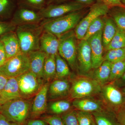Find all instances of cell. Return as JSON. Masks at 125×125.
<instances>
[{
  "label": "cell",
  "mask_w": 125,
  "mask_h": 125,
  "mask_svg": "<svg viewBox=\"0 0 125 125\" xmlns=\"http://www.w3.org/2000/svg\"><path fill=\"white\" fill-rule=\"evenodd\" d=\"M83 10L58 18L43 20L40 24L43 31L49 32L59 38L76 27L84 14Z\"/></svg>",
  "instance_id": "cell-1"
},
{
  "label": "cell",
  "mask_w": 125,
  "mask_h": 125,
  "mask_svg": "<svg viewBox=\"0 0 125 125\" xmlns=\"http://www.w3.org/2000/svg\"><path fill=\"white\" fill-rule=\"evenodd\" d=\"M43 32L40 24L17 26L15 32L19 41L21 52L28 54L30 52L39 50L40 38Z\"/></svg>",
  "instance_id": "cell-2"
},
{
  "label": "cell",
  "mask_w": 125,
  "mask_h": 125,
  "mask_svg": "<svg viewBox=\"0 0 125 125\" xmlns=\"http://www.w3.org/2000/svg\"><path fill=\"white\" fill-rule=\"evenodd\" d=\"M102 86L86 75L78 76L72 81L69 96L73 99L94 97L99 94Z\"/></svg>",
  "instance_id": "cell-3"
},
{
  "label": "cell",
  "mask_w": 125,
  "mask_h": 125,
  "mask_svg": "<svg viewBox=\"0 0 125 125\" xmlns=\"http://www.w3.org/2000/svg\"><path fill=\"white\" fill-rule=\"evenodd\" d=\"M30 109L28 101L18 98L1 105L0 113L11 122L22 125L26 120Z\"/></svg>",
  "instance_id": "cell-4"
},
{
  "label": "cell",
  "mask_w": 125,
  "mask_h": 125,
  "mask_svg": "<svg viewBox=\"0 0 125 125\" xmlns=\"http://www.w3.org/2000/svg\"><path fill=\"white\" fill-rule=\"evenodd\" d=\"M58 53L66 61L73 70L75 69L77 62V46L74 31L72 30L58 38Z\"/></svg>",
  "instance_id": "cell-5"
},
{
  "label": "cell",
  "mask_w": 125,
  "mask_h": 125,
  "mask_svg": "<svg viewBox=\"0 0 125 125\" xmlns=\"http://www.w3.org/2000/svg\"><path fill=\"white\" fill-rule=\"evenodd\" d=\"M29 71L28 56L22 52L7 59L0 66V74L9 79L16 78Z\"/></svg>",
  "instance_id": "cell-6"
},
{
  "label": "cell",
  "mask_w": 125,
  "mask_h": 125,
  "mask_svg": "<svg viewBox=\"0 0 125 125\" xmlns=\"http://www.w3.org/2000/svg\"><path fill=\"white\" fill-rule=\"evenodd\" d=\"M100 94L106 108L115 113L125 104V94L113 82L103 86Z\"/></svg>",
  "instance_id": "cell-7"
},
{
  "label": "cell",
  "mask_w": 125,
  "mask_h": 125,
  "mask_svg": "<svg viewBox=\"0 0 125 125\" xmlns=\"http://www.w3.org/2000/svg\"><path fill=\"white\" fill-rule=\"evenodd\" d=\"M88 6L76 1H66L46 6L39 10V13L44 19H49L61 17L86 8Z\"/></svg>",
  "instance_id": "cell-8"
},
{
  "label": "cell",
  "mask_w": 125,
  "mask_h": 125,
  "mask_svg": "<svg viewBox=\"0 0 125 125\" xmlns=\"http://www.w3.org/2000/svg\"><path fill=\"white\" fill-rule=\"evenodd\" d=\"M109 9L102 1L91 6L88 13L80 21L75 27L74 32L77 39L82 40L91 23L97 18L106 15L108 13Z\"/></svg>",
  "instance_id": "cell-9"
},
{
  "label": "cell",
  "mask_w": 125,
  "mask_h": 125,
  "mask_svg": "<svg viewBox=\"0 0 125 125\" xmlns=\"http://www.w3.org/2000/svg\"><path fill=\"white\" fill-rule=\"evenodd\" d=\"M16 78L22 96L34 94L38 92L43 86L42 79L30 71Z\"/></svg>",
  "instance_id": "cell-10"
},
{
  "label": "cell",
  "mask_w": 125,
  "mask_h": 125,
  "mask_svg": "<svg viewBox=\"0 0 125 125\" xmlns=\"http://www.w3.org/2000/svg\"><path fill=\"white\" fill-rule=\"evenodd\" d=\"M31 8L24 5L16 10L11 22L16 27L30 24H39L43 20L39 13Z\"/></svg>",
  "instance_id": "cell-11"
},
{
  "label": "cell",
  "mask_w": 125,
  "mask_h": 125,
  "mask_svg": "<svg viewBox=\"0 0 125 125\" xmlns=\"http://www.w3.org/2000/svg\"><path fill=\"white\" fill-rule=\"evenodd\" d=\"M77 60L80 74L87 76L93 69L91 49L87 40L82 39L78 43Z\"/></svg>",
  "instance_id": "cell-12"
},
{
  "label": "cell",
  "mask_w": 125,
  "mask_h": 125,
  "mask_svg": "<svg viewBox=\"0 0 125 125\" xmlns=\"http://www.w3.org/2000/svg\"><path fill=\"white\" fill-rule=\"evenodd\" d=\"M103 31H99L87 40L91 49L92 69H93L99 67L104 61L103 56Z\"/></svg>",
  "instance_id": "cell-13"
},
{
  "label": "cell",
  "mask_w": 125,
  "mask_h": 125,
  "mask_svg": "<svg viewBox=\"0 0 125 125\" xmlns=\"http://www.w3.org/2000/svg\"><path fill=\"white\" fill-rule=\"evenodd\" d=\"M93 97L74 99L72 103V106L76 110L91 113L99 111L106 108L102 100L94 98Z\"/></svg>",
  "instance_id": "cell-14"
},
{
  "label": "cell",
  "mask_w": 125,
  "mask_h": 125,
  "mask_svg": "<svg viewBox=\"0 0 125 125\" xmlns=\"http://www.w3.org/2000/svg\"><path fill=\"white\" fill-rule=\"evenodd\" d=\"M0 40L4 47L7 60L22 52L15 32H10L0 36Z\"/></svg>",
  "instance_id": "cell-15"
},
{
  "label": "cell",
  "mask_w": 125,
  "mask_h": 125,
  "mask_svg": "<svg viewBox=\"0 0 125 125\" xmlns=\"http://www.w3.org/2000/svg\"><path fill=\"white\" fill-rule=\"evenodd\" d=\"M21 97L17 79L9 78L4 88L0 93V105Z\"/></svg>",
  "instance_id": "cell-16"
},
{
  "label": "cell",
  "mask_w": 125,
  "mask_h": 125,
  "mask_svg": "<svg viewBox=\"0 0 125 125\" xmlns=\"http://www.w3.org/2000/svg\"><path fill=\"white\" fill-rule=\"evenodd\" d=\"M59 40L56 36L51 33L43 31L40 41V49L47 55L55 56L58 53Z\"/></svg>",
  "instance_id": "cell-17"
},
{
  "label": "cell",
  "mask_w": 125,
  "mask_h": 125,
  "mask_svg": "<svg viewBox=\"0 0 125 125\" xmlns=\"http://www.w3.org/2000/svg\"><path fill=\"white\" fill-rule=\"evenodd\" d=\"M71 85L66 79H56L49 84L48 93L52 99L69 96Z\"/></svg>",
  "instance_id": "cell-18"
},
{
  "label": "cell",
  "mask_w": 125,
  "mask_h": 125,
  "mask_svg": "<svg viewBox=\"0 0 125 125\" xmlns=\"http://www.w3.org/2000/svg\"><path fill=\"white\" fill-rule=\"evenodd\" d=\"M49 85L48 83L43 85L36 94L34 99L31 110L33 116H39L46 111Z\"/></svg>",
  "instance_id": "cell-19"
},
{
  "label": "cell",
  "mask_w": 125,
  "mask_h": 125,
  "mask_svg": "<svg viewBox=\"0 0 125 125\" xmlns=\"http://www.w3.org/2000/svg\"><path fill=\"white\" fill-rule=\"evenodd\" d=\"M30 64V71L39 78L43 79V67L47 54L40 50L30 52L27 54Z\"/></svg>",
  "instance_id": "cell-20"
},
{
  "label": "cell",
  "mask_w": 125,
  "mask_h": 125,
  "mask_svg": "<svg viewBox=\"0 0 125 125\" xmlns=\"http://www.w3.org/2000/svg\"><path fill=\"white\" fill-rule=\"evenodd\" d=\"M92 114L97 125H121L117 117L116 113L107 108Z\"/></svg>",
  "instance_id": "cell-21"
},
{
  "label": "cell",
  "mask_w": 125,
  "mask_h": 125,
  "mask_svg": "<svg viewBox=\"0 0 125 125\" xmlns=\"http://www.w3.org/2000/svg\"><path fill=\"white\" fill-rule=\"evenodd\" d=\"M112 63L104 61L102 64L96 69L92 73H90L87 76L97 81L102 86L109 83Z\"/></svg>",
  "instance_id": "cell-22"
},
{
  "label": "cell",
  "mask_w": 125,
  "mask_h": 125,
  "mask_svg": "<svg viewBox=\"0 0 125 125\" xmlns=\"http://www.w3.org/2000/svg\"><path fill=\"white\" fill-rule=\"evenodd\" d=\"M106 19L102 34L103 44L104 49L109 45L116 33L117 29L115 23L111 17Z\"/></svg>",
  "instance_id": "cell-23"
},
{
  "label": "cell",
  "mask_w": 125,
  "mask_h": 125,
  "mask_svg": "<svg viewBox=\"0 0 125 125\" xmlns=\"http://www.w3.org/2000/svg\"><path fill=\"white\" fill-rule=\"evenodd\" d=\"M43 79L49 81L55 79L56 65L55 56L47 55L43 67Z\"/></svg>",
  "instance_id": "cell-24"
},
{
  "label": "cell",
  "mask_w": 125,
  "mask_h": 125,
  "mask_svg": "<svg viewBox=\"0 0 125 125\" xmlns=\"http://www.w3.org/2000/svg\"><path fill=\"white\" fill-rule=\"evenodd\" d=\"M56 65V79H66L69 77L71 73L69 65L66 61L58 53L55 55Z\"/></svg>",
  "instance_id": "cell-25"
},
{
  "label": "cell",
  "mask_w": 125,
  "mask_h": 125,
  "mask_svg": "<svg viewBox=\"0 0 125 125\" xmlns=\"http://www.w3.org/2000/svg\"><path fill=\"white\" fill-rule=\"evenodd\" d=\"M109 12L117 28L125 32V8L112 7L109 9Z\"/></svg>",
  "instance_id": "cell-26"
},
{
  "label": "cell",
  "mask_w": 125,
  "mask_h": 125,
  "mask_svg": "<svg viewBox=\"0 0 125 125\" xmlns=\"http://www.w3.org/2000/svg\"><path fill=\"white\" fill-rule=\"evenodd\" d=\"M104 60L112 63L125 60V47L107 51L104 56Z\"/></svg>",
  "instance_id": "cell-27"
},
{
  "label": "cell",
  "mask_w": 125,
  "mask_h": 125,
  "mask_svg": "<svg viewBox=\"0 0 125 125\" xmlns=\"http://www.w3.org/2000/svg\"><path fill=\"white\" fill-rule=\"evenodd\" d=\"M125 47V32L117 28L116 33L105 49L107 51Z\"/></svg>",
  "instance_id": "cell-28"
},
{
  "label": "cell",
  "mask_w": 125,
  "mask_h": 125,
  "mask_svg": "<svg viewBox=\"0 0 125 125\" xmlns=\"http://www.w3.org/2000/svg\"><path fill=\"white\" fill-rule=\"evenodd\" d=\"M125 72V60L112 63L109 83L118 80L122 76Z\"/></svg>",
  "instance_id": "cell-29"
},
{
  "label": "cell",
  "mask_w": 125,
  "mask_h": 125,
  "mask_svg": "<svg viewBox=\"0 0 125 125\" xmlns=\"http://www.w3.org/2000/svg\"><path fill=\"white\" fill-rule=\"evenodd\" d=\"M105 25V21L101 17L96 19L90 25L83 40H87L90 37L99 31L103 30Z\"/></svg>",
  "instance_id": "cell-30"
},
{
  "label": "cell",
  "mask_w": 125,
  "mask_h": 125,
  "mask_svg": "<svg viewBox=\"0 0 125 125\" xmlns=\"http://www.w3.org/2000/svg\"><path fill=\"white\" fill-rule=\"evenodd\" d=\"M71 107V104L69 101L60 100L52 103L49 108L52 113L59 115L69 111Z\"/></svg>",
  "instance_id": "cell-31"
},
{
  "label": "cell",
  "mask_w": 125,
  "mask_h": 125,
  "mask_svg": "<svg viewBox=\"0 0 125 125\" xmlns=\"http://www.w3.org/2000/svg\"><path fill=\"white\" fill-rule=\"evenodd\" d=\"M79 125H92L94 121L91 113L75 109Z\"/></svg>",
  "instance_id": "cell-32"
},
{
  "label": "cell",
  "mask_w": 125,
  "mask_h": 125,
  "mask_svg": "<svg viewBox=\"0 0 125 125\" xmlns=\"http://www.w3.org/2000/svg\"><path fill=\"white\" fill-rule=\"evenodd\" d=\"M15 7L14 0H0V16L10 13Z\"/></svg>",
  "instance_id": "cell-33"
},
{
  "label": "cell",
  "mask_w": 125,
  "mask_h": 125,
  "mask_svg": "<svg viewBox=\"0 0 125 125\" xmlns=\"http://www.w3.org/2000/svg\"><path fill=\"white\" fill-rule=\"evenodd\" d=\"M64 125H79L75 110H70L62 114L61 116Z\"/></svg>",
  "instance_id": "cell-34"
},
{
  "label": "cell",
  "mask_w": 125,
  "mask_h": 125,
  "mask_svg": "<svg viewBox=\"0 0 125 125\" xmlns=\"http://www.w3.org/2000/svg\"><path fill=\"white\" fill-rule=\"evenodd\" d=\"M23 4L40 10L46 5L47 0H22Z\"/></svg>",
  "instance_id": "cell-35"
},
{
  "label": "cell",
  "mask_w": 125,
  "mask_h": 125,
  "mask_svg": "<svg viewBox=\"0 0 125 125\" xmlns=\"http://www.w3.org/2000/svg\"><path fill=\"white\" fill-rule=\"evenodd\" d=\"M43 120L49 125H64L61 117L58 115L46 116Z\"/></svg>",
  "instance_id": "cell-36"
},
{
  "label": "cell",
  "mask_w": 125,
  "mask_h": 125,
  "mask_svg": "<svg viewBox=\"0 0 125 125\" xmlns=\"http://www.w3.org/2000/svg\"><path fill=\"white\" fill-rule=\"evenodd\" d=\"M16 26L10 22H0V36L10 32L15 31Z\"/></svg>",
  "instance_id": "cell-37"
},
{
  "label": "cell",
  "mask_w": 125,
  "mask_h": 125,
  "mask_svg": "<svg viewBox=\"0 0 125 125\" xmlns=\"http://www.w3.org/2000/svg\"><path fill=\"white\" fill-rule=\"evenodd\" d=\"M109 9L112 7H119L125 8V5L121 0H101Z\"/></svg>",
  "instance_id": "cell-38"
},
{
  "label": "cell",
  "mask_w": 125,
  "mask_h": 125,
  "mask_svg": "<svg viewBox=\"0 0 125 125\" xmlns=\"http://www.w3.org/2000/svg\"><path fill=\"white\" fill-rule=\"evenodd\" d=\"M117 117L121 125H125V109L122 108L116 112Z\"/></svg>",
  "instance_id": "cell-39"
},
{
  "label": "cell",
  "mask_w": 125,
  "mask_h": 125,
  "mask_svg": "<svg viewBox=\"0 0 125 125\" xmlns=\"http://www.w3.org/2000/svg\"><path fill=\"white\" fill-rule=\"evenodd\" d=\"M6 60V54L4 47L0 40V65L1 66L3 65Z\"/></svg>",
  "instance_id": "cell-40"
},
{
  "label": "cell",
  "mask_w": 125,
  "mask_h": 125,
  "mask_svg": "<svg viewBox=\"0 0 125 125\" xmlns=\"http://www.w3.org/2000/svg\"><path fill=\"white\" fill-rule=\"evenodd\" d=\"M0 125H20L8 120L3 115L0 113Z\"/></svg>",
  "instance_id": "cell-41"
},
{
  "label": "cell",
  "mask_w": 125,
  "mask_h": 125,
  "mask_svg": "<svg viewBox=\"0 0 125 125\" xmlns=\"http://www.w3.org/2000/svg\"><path fill=\"white\" fill-rule=\"evenodd\" d=\"M101 0H74V1L89 6H92Z\"/></svg>",
  "instance_id": "cell-42"
},
{
  "label": "cell",
  "mask_w": 125,
  "mask_h": 125,
  "mask_svg": "<svg viewBox=\"0 0 125 125\" xmlns=\"http://www.w3.org/2000/svg\"><path fill=\"white\" fill-rule=\"evenodd\" d=\"M113 83L117 87L120 88L125 87V72L123 75L120 79Z\"/></svg>",
  "instance_id": "cell-43"
},
{
  "label": "cell",
  "mask_w": 125,
  "mask_h": 125,
  "mask_svg": "<svg viewBox=\"0 0 125 125\" xmlns=\"http://www.w3.org/2000/svg\"><path fill=\"white\" fill-rule=\"evenodd\" d=\"M47 123L43 120H32L28 122L27 125H47Z\"/></svg>",
  "instance_id": "cell-44"
},
{
  "label": "cell",
  "mask_w": 125,
  "mask_h": 125,
  "mask_svg": "<svg viewBox=\"0 0 125 125\" xmlns=\"http://www.w3.org/2000/svg\"><path fill=\"white\" fill-rule=\"evenodd\" d=\"M9 78L0 74V93L2 91L6 84Z\"/></svg>",
  "instance_id": "cell-45"
},
{
  "label": "cell",
  "mask_w": 125,
  "mask_h": 125,
  "mask_svg": "<svg viewBox=\"0 0 125 125\" xmlns=\"http://www.w3.org/2000/svg\"><path fill=\"white\" fill-rule=\"evenodd\" d=\"M69 1L70 0H47L46 6L52 4H57Z\"/></svg>",
  "instance_id": "cell-46"
},
{
  "label": "cell",
  "mask_w": 125,
  "mask_h": 125,
  "mask_svg": "<svg viewBox=\"0 0 125 125\" xmlns=\"http://www.w3.org/2000/svg\"><path fill=\"white\" fill-rule=\"evenodd\" d=\"M121 89L122 91L123 92V94H124L125 95V87L121 88Z\"/></svg>",
  "instance_id": "cell-47"
},
{
  "label": "cell",
  "mask_w": 125,
  "mask_h": 125,
  "mask_svg": "<svg viewBox=\"0 0 125 125\" xmlns=\"http://www.w3.org/2000/svg\"><path fill=\"white\" fill-rule=\"evenodd\" d=\"M122 2L125 5V0H121Z\"/></svg>",
  "instance_id": "cell-48"
},
{
  "label": "cell",
  "mask_w": 125,
  "mask_h": 125,
  "mask_svg": "<svg viewBox=\"0 0 125 125\" xmlns=\"http://www.w3.org/2000/svg\"><path fill=\"white\" fill-rule=\"evenodd\" d=\"M92 125H97V124H96V122H95V121L93 123V124H92Z\"/></svg>",
  "instance_id": "cell-49"
},
{
  "label": "cell",
  "mask_w": 125,
  "mask_h": 125,
  "mask_svg": "<svg viewBox=\"0 0 125 125\" xmlns=\"http://www.w3.org/2000/svg\"><path fill=\"white\" fill-rule=\"evenodd\" d=\"M123 108H124V109H125V105H124V106H123Z\"/></svg>",
  "instance_id": "cell-50"
},
{
  "label": "cell",
  "mask_w": 125,
  "mask_h": 125,
  "mask_svg": "<svg viewBox=\"0 0 125 125\" xmlns=\"http://www.w3.org/2000/svg\"><path fill=\"white\" fill-rule=\"evenodd\" d=\"M1 106V105H0V108Z\"/></svg>",
  "instance_id": "cell-51"
},
{
  "label": "cell",
  "mask_w": 125,
  "mask_h": 125,
  "mask_svg": "<svg viewBox=\"0 0 125 125\" xmlns=\"http://www.w3.org/2000/svg\"></svg>",
  "instance_id": "cell-52"
}]
</instances>
